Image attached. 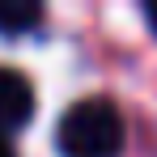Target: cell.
Returning <instances> with one entry per match:
<instances>
[{"instance_id": "6da1fadb", "label": "cell", "mask_w": 157, "mask_h": 157, "mask_svg": "<svg viewBox=\"0 0 157 157\" xmlns=\"http://www.w3.org/2000/svg\"><path fill=\"white\" fill-rule=\"evenodd\" d=\"M123 115L110 98H81L55 123L59 157H119L123 153Z\"/></svg>"}, {"instance_id": "7a4b0ae2", "label": "cell", "mask_w": 157, "mask_h": 157, "mask_svg": "<svg viewBox=\"0 0 157 157\" xmlns=\"http://www.w3.org/2000/svg\"><path fill=\"white\" fill-rule=\"evenodd\" d=\"M30 115H34V89H30V81L17 68L0 64V132L26 128Z\"/></svg>"}, {"instance_id": "3957f363", "label": "cell", "mask_w": 157, "mask_h": 157, "mask_svg": "<svg viewBox=\"0 0 157 157\" xmlns=\"http://www.w3.org/2000/svg\"><path fill=\"white\" fill-rule=\"evenodd\" d=\"M43 21L38 0H0V34H26Z\"/></svg>"}, {"instance_id": "277c9868", "label": "cell", "mask_w": 157, "mask_h": 157, "mask_svg": "<svg viewBox=\"0 0 157 157\" xmlns=\"http://www.w3.org/2000/svg\"><path fill=\"white\" fill-rule=\"evenodd\" d=\"M144 17H149V26L157 30V4H144Z\"/></svg>"}, {"instance_id": "5b68a950", "label": "cell", "mask_w": 157, "mask_h": 157, "mask_svg": "<svg viewBox=\"0 0 157 157\" xmlns=\"http://www.w3.org/2000/svg\"><path fill=\"white\" fill-rule=\"evenodd\" d=\"M0 157H13V149H9V140H4V132H0Z\"/></svg>"}]
</instances>
